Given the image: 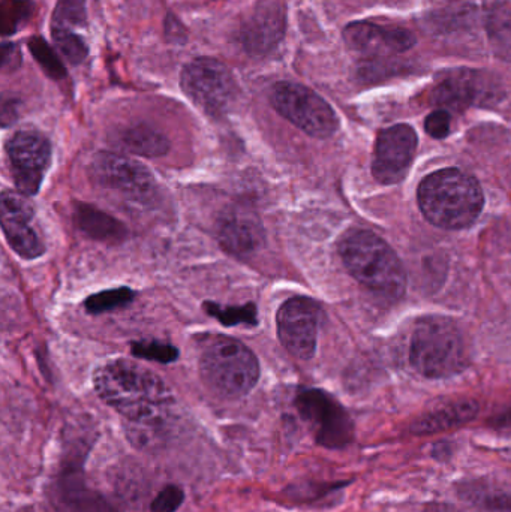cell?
<instances>
[{"label":"cell","instance_id":"44dd1931","mask_svg":"<svg viewBox=\"0 0 511 512\" xmlns=\"http://www.w3.org/2000/svg\"><path fill=\"white\" fill-rule=\"evenodd\" d=\"M122 143L129 152L144 158L164 156L170 149V143L165 135L147 125L131 126L126 129L122 134Z\"/></svg>","mask_w":511,"mask_h":512},{"label":"cell","instance_id":"9a60e30c","mask_svg":"<svg viewBox=\"0 0 511 512\" xmlns=\"http://www.w3.org/2000/svg\"><path fill=\"white\" fill-rule=\"evenodd\" d=\"M344 39L353 50L371 56L405 53L416 44V38L408 30L372 23H351L345 27Z\"/></svg>","mask_w":511,"mask_h":512},{"label":"cell","instance_id":"d6986e66","mask_svg":"<svg viewBox=\"0 0 511 512\" xmlns=\"http://www.w3.org/2000/svg\"><path fill=\"white\" fill-rule=\"evenodd\" d=\"M54 501L65 512H116L104 496L87 487L74 472L62 475L54 486Z\"/></svg>","mask_w":511,"mask_h":512},{"label":"cell","instance_id":"484cf974","mask_svg":"<svg viewBox=\"0 0 511 512\" xmlns=\"http://www.w3.org/2000/svg\"><path fill=\"white\" fill-rule=\"evenodd\" d=\"M132 355L143 360L158 361L162 364H170L179 358V349L170 343L156 342V340H141L131 345Z\"/></svg>","mask_w":511,"mask_h":512},{"label":"cell","instance_id":"4316f807","mask_svg":"<svg viewBox=\"0 0 511 512\" xmlns=\"http://www.w3.org/2000/svg\"><path fill=\"white\" fill-rule=\"evenodd\" d=\"M53 39L56 42L60 53L69 60V62L78 65L83 62L87 56L86 44L80 36L75 35L71 29L65 27H53Z\"/></svg>","mask_w":511,"mask_h":512},{"label":"cell","instance_id":"83f0119b","mask_svg":"<svg viewBox=\"0 0 511 512\" xmlns=\"http://www.w3.org/2000/svg\"><path fill=\"white\" fill-rule=\"evenodd\" d=\"M86 23L84 0H60L54 14L53 27L83 26Z\"/></svg>","mask_w":511,"mask_h":512},{"label":"cell","instance_id":"30bf717a","mask_svg":"<svg viewBox=\"0 0 511 512\" xmlns=\"http://www.w3.org/2000/svg\"><path fill=\"white\" fill-rule=\"evenodd\" d=\"M9 164L18 192L24 197L38 194L50 167V141L36 131H20L8 144Z\"/></svg>","mask_w":511,"mask_h":512},{"label":"cell","instance_id":"603a6c76","mask_svg":"<svg viewBox=\"0 0 511 512\" xmlns=\"http://www.w3.org/2000/svg\"><path fill=\"white\" fill-rule=\"evenodd\" d=\"M203 309L213 318L218 319L225 327H234V325L246 324L257 325V306L254 303L245 304V306L224 307L212 301H206Z\"/></svg>","mask_w":511,"mask_h":512},{"label":"cell","instance_id":"4dcf8cb0","mask_svg":"<svg viewBox=\"0 0 511 512\" xmlns=\"http://www.w3.org/2000/svg\"><path fill=\"white\" fill-rule=\"evenodd\" d=\"M450 114L446 110H437L426 117L425 129L432 138L443 140L450 132Z\"/></svg>","mask_w":511,"mask_h":512},{"label":"cell","instance_id":"e0dca14e","mask_svg":"<svg viewBox=\"0 0 511 512\" xmlns=\"http://www.w3.org/2000/svg\"><path fill=\"white\" fill-rule=\"evenodd\" d=\"M479 414V403L471 399L452 400L417 417L410 426L413 435L425 436L458 429Z\"/></svg>","mask_w":511,"mask_h":512},{"label":"cell","instance_id":"7a4b0ae2","mask_svg":"<svg viewBox=\"0 0 511 512\" xmlns=\"http://www.w3.org/2000/svg\"><path fill=\"white\" fill-rule=\"evenodd\" d=\"M417 198L425 218L444 230L470 227L485 206L479 182L470 174L453 168L426 177L420 183Z\"/></svg>","mask_w":511,"mask_h":512},{"label":"cell","instance_id":"9c48e42d","mask_svg":"<svg viewBox=\"0 0 511 512\" xmlns=\"http://www.w3.org/2000/svg\"><path fill=\"white\" fill-rule=\"evenodd\" d=\"M321 321L323 309L317 301L306 297L290 298L279 307L276 315L279 340L294 357L309 360L317 349Z\"/></svg>","mask_w":511,"mask_h":512},{"label":"cell","instance_id":"ac0fdd59","mask_svg":"<svg viewBox=\"0 0 511 512\" xmlns=\"http://www.w3.org/2000/svg\"><path fill=\"white\" fill-rule=\"evenodd\" d=\"M219 242L237 255L252 254L264 243V230L251 213H227L219 224Z\"/></svg>","mask_w":511,"mask_h":512},{"label":"cell","instance_id":"277c9868","mask_svg":"<svg viewBox=\"0 0 511 512\" xmlns=\"http://www.w3.org/2000/svg\"><path fill=\"white\" fill-rule=\"evenodd\" d=\"M414 369L426 378H450L470 364L461 328L444 316H428L417 322L410 346Z\"/></svg>","mask_w":511,"mask_h":512},{"label":"cell","instance_id":"3957f363","mask_svg":"<svg viewBox=\"0 0 511 512\" xmlns=\"http://www.w3.org/2000/svg\"><path fill=\"white\" fill-rule=\"evenodd\" d=\"M345 267L369 291L399 300L407 288V274L396 252L371 231H353L341 243Z\"/></svg>","mask_w":511,"mask_h":512},{"label":"cell","instance_id":"7c38bea8","mask_svg":"<svg viewBox=\"0 0 511 512\" xmlns=\"http://www.w3.org/2000/svg\"><path fill=\"white\" fill-rule=\"evenodd\" d=\"M417 149V134L411 126L395 125L380 132L375 144L372 173L383 185L402 182L410 171Z\"/></svg>","mask_w":511,"mask_h":512},{"label":"cell","instance_id":"f546056e","mask_svg":"<svg viewBox=\"0 0 511 512\" xmlns=\"http://www.w3.org/2000/svg\"><path fill=\"white\" fill-rule=\"evenodd\" d=\"M185 501V492L179 486L164 487L150 504V512H176Z\"/></svg>","mask_w":511,"mask_h":512},{"label":"cell","instance_id":"ffe728a7","mask_svg":"<svg viewBox=\"0 0 511 512\" xmlns=\"http://www.w3.org/2000/svg\"><path fill=\"white\" fill-rule=\"evenodd\" d=\"M81 231L99 242H120L126 236L125 227L101 210L81 204L75 212Z\"/></svg>","mask_w":511,"mask_h":512},{"label":"cell","instance_id":"ba28073f","mask_svg":"<svg viewBox=\"0 0 511 512\" xmlns=\"http://www.w3.org/2000/svg\"><path fill=\"white\" fill-rule=\"evenodd\" d=\"M180 83L186 95L213 116L225 113L236 98V81L230 69L210 57L186 65Z\"/></svg>","mask_w":511,"mask_h":512},{"label":"cell","instance_id":"7402d4cb","mask_svg":"<svg viewBox=\"0 0 511 512\" xmlns=\"http://www.w3.org/2000/svg\"><path fill=\"white\" fill-rule=\"evenodd\" d=\"M489 42L504 62H511V3L501 2L488 15Z\"/></svg>","mask_w":511,"mask_h":512},{"label":"cell","instance_id":"5bb4252c","mask_svg":"<svg viewBox=\"0 0 511 512\" xmlns=\"http://www.w3.org/2000/svg\"><path fill=\"white\" fill-rule=\"evenodd\" d=\"M495 96L486 75L470 69L452 71L432 93V101L440 107L462 111L474 104H485Z\"/></svg>","mask_w":511,"mask_h":512},{"label":"cell","instance_id":"d6a6232c","mask_svg":"<svg viewBox=\"0 0 511 512\" xmlns=\"http://www.w3.org/2000/svg\"><path fill=\"white\" fill-rule=\"evenodd\" d=\"M497 423L500 424V426H511V411L501 415V417L498 418Z\"/></svg>","mask_w":511,"mask_h":512},{"label":"cell","instance_id":"52a82bcc","mask_svg":"<svg viewBox=\"0 0 511 512\" xmlns=\"http://www.w3.org/2000/svg\"><path fill=\"white\" fill-rule=\"evenodd\" d=\"M296 408L321 447L342 450L354 441V423L350 414L326 391L317 388L300 391Z\"/></svg>","mask_w":511,"mask_h":512},{"label":"cell","instance_id":"f1b7e54d","mask_svg":"<svg viewBox=\"0 0 511 512\" xmlns=\"http://www.w3.org/2000/svg\"><path fill=\"white\" fill-rule=\"evenodd\" d=\"M30 51H32L39 65L44 68V71L47 72L51 78L65 77V68H63L62 63H60L59 57L56 56V53H54L42 39H32V41H30Z\"/></svg>","mask_w":511,"mask_h":512},{"label":"cell","instance_id":"8fae6325","mask_svg":"<svg viewBox=\"0 0 511 512\" xmlns=\"http://www.w3.org/2000/svg\"><path fill=\"white\" fill-rule=\"evenodd\" d=\"M90 174L96 185L134 200L146 201L156 191L155 177L144 165L116 153H98L90 165Z\"/></svg>","mask_w":511,"mask_h":512},{"label":"cell","instance_id":"5b68a950","mask_svg":"<svg viewBox=\"0 0 511 512\" xmlns=\"http://www.w3.org/2000/svg\"><path fill=\"white\" fill-rule=\"evenodd\" d=\"M200 369L207 387L225 399L246 396L260 379V363L254 352L231 337H218L207 346Z\"/></svg>","mask_w":511,"mask_h":512},{"label":"cell","instance_id":"cb8c5ba5","mask_svg":"<svg viewBox=\"0 0 511 512\" xmlns=\"http://www.w3.org/2000/svg\"><path fill=\"white\" fill-rule=\"evenodd\" d=\"M134 297V291H131L129 288L108 289V291H101L98 294L90 295L84 301V307L92 315H101V313L128 306L134 300Z\"/></svg>","mask_w":511,"mask_h":512},{"label":"cell","instance_id":"d4e9b609","mask_svg":"<svg viewBox=\"0 0 511 512\" xmlns=\"http://www.w3.org/2000/svg\"><path fill=\"white\" fill-rule=\"evenodd\" d=\"M467 498L486 512H511V493L504 490L473 486L467 490Z\"/></svg>","mask_w":511,"mask_h":512},{"label":"cell","instance_id":"4fadbf2b","mask_svg":"<svg viewBox=\"0 0 511 512\" xmlns=\"http://www.w3.org/2000/svg\"><path fill=\"white\" fill-rule=\"evenodd\" d=\"M0 207L3 234L12 251L24 259H35L44 255V243L32 225L33 209L24 200V195L3 192Z\"/></svg>","mask_w":511,"mask_h":512},{"label":"cell","instance_id":"1f68e13d","mask_svg":"<svg viewBox=\"0 0 511 512\" xmlns=\"http://www.w3.org/2000/svg\"><path fill=\"white\" fill-rule=\"evenodd\" d=\"M423 512H459L455 508L449 507V505H432V507L426 508Z\"/></svg>","mask_w":511,"mask_h":512},{"label":"cell","instance_id":"2e32d148","mask_svg":"<svg viewBox=\"0 0 511 512\" xmlns=\"http://www.w3.org/2000/svg\"><path fill=\"white\" fill-rule=\"evenodd\" d=\"M285 32V12L276 2L261 3L243 27L242 44L249 54L263 56L272 51Z\"/></svg>","mask_w":511,"mask_h":512},{"label":"cell","instance_id":"6da1fadb","mask_svg":"<svg viewBox=\"0 0 511 512\" xmlns=\"http://www.w3.org/2000/svg\"><path fill=\"white\" fill-rule=\"evenodd\" d=\"M95 390L129 424L135 441H149L164 429L173 396L156 373L128 360L108 361L95 372Z\"/></svg>","mask_w":511,"mask_h":512},{"label":"cell","instance_id":"8992f818","mask_svg":"<svg viewBox=\"0 0 511 512\" xmlns=\"http://www.w3.org/2000/svg\"><path fill=\"white\" fill-rule=\"evenodd\" d=\"M270 101L282 117L311 137H332L338 131L339 120L333 108L302 84H276Z\"/></svg>","mask_w":511,"mask_h":512}]
</instances>
